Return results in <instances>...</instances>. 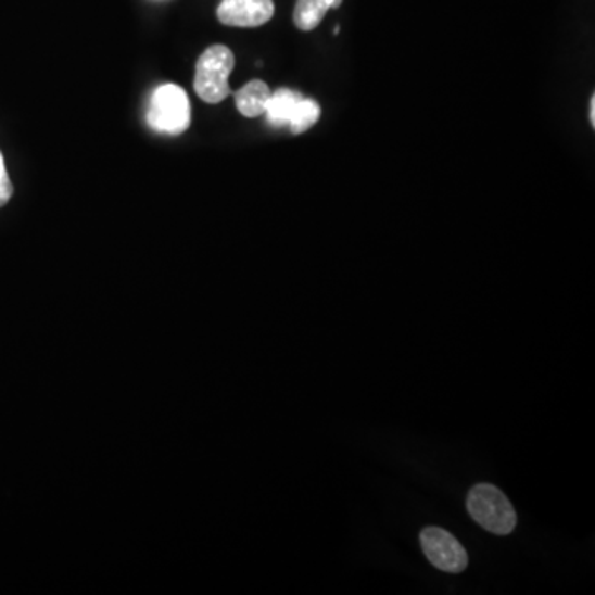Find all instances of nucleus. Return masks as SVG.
Returning <instances> with one entry per match:
<instances>
[{
	"label": "nucleus",
	"instance_id": "obj_4",
	"mask_svg": "<svg viewBox=\"0 0 595 595\" xmlns=\"http://www.w3.org/2000/svg\"><path fill=\"white\" fill-rule=\"evenodd\" d=\"M420 544L427 559L436 569L451 574L465 571L468 566V556L465 547L442 528L429 527L420 533Z\"/></svg>",
	"mask_w": 595,
	"mask_h": 595
},
{
	"label": "nucleus",
	"instance_id": "obj_8",
	"mask_svg": "<svg viewBox=\"0 0 595 595\" xmlns=\"http://www.w3.org/2000/svg\"><path fill=\"white\" fill-rule=\"evenodd\" d=\"M302 98L303 94L300 91L290 90V88H280L275 91L268 100L267 110H265L268 123L275 128L287 126L293 115L294 107Z\"/></svg>",
	"mask_w": 595,
	"mask_h": 595
},
{
	"label": "nucleus",
	"instance_id": "obj_5",
	"mask_svg": "<svg viewBox=\"0 0 595 595\" xmlns=\"http://www.w3.org/2000/svg\"><path fill=\"white\" fill-rule=\"evenodd\" d=\"M274 0H221L217 9L218 21L229 27L255 28L271 21Z\"/></svg>",
	"mask_w": 595,
	"mask_h": 595
},
{
	"label": "nucleus",
	"instance_id": "obj_1",
	"mask_svg": "<svg viewBox=\"0 0 595 595\" xmlns=\"http://www.w3.org/2000/svg\"><path fill=\"white\" fill-rule=\"evenodd\" d=\"M471 518L496 536L512 533L518 523L515 508L502 490L490 483H478L467 496Z\"/></svg>",
	"mask_w": 595,
	"mask_h": 595
},
{
	"label": "nucleus",
	"instance_id": "obj_11",
	"mask_svg": "<svg viewBox=\"0 0 595 595\" xmlns=\"http://www.w3.org/2000/svg\"><path fill=\"white\" fill-rule=\"evenodd\" d=\"M591 125L592 128H595V94H592L591 98Z\"/></svg>",
	"mask_w": 595,
	"mask_h": 595
},
{
	"label": "nucleus",
	"instance_id": "obj_2",
	"mask_svg": "<svg viewBox=\"0 0 595 595\" xmlns=\"http://www.w3.org/2000/svg\"><path fill=\"white\" fill-rule=\"evenodd\" d=\"M236 66V56L229 47H208L198 60L195 66L194 90L205 103H220L232 91L229 87V77Z\"/></svg>",
	"mask_w": 595,
	"mask_h": 595
},
{
	"label": "nucleus",
	"instance_id": "obj_7",
	"mask_svg": "<svg viewBox=\"0 0 595 595\" xmlns=\"http://www.w3.org/2000/svg\"><path fill=\"white\" fill-rule=\"evenodd\" d=\"M343 0H296L293 22L300 30L312 31L321 24L331 9H340Z\"/></svg>",
	"mask_w": 595,
	"mask_h": 595
},
{
	"label": "nucleus",
	"instance_id": "obj_6",
	"mask_svg": "<svg viewBox=\"0 0 595 595\" xmlns=\"http://www.w3.org/2000/svg\"><path fill=\"white\" fill-rule=\"evenodd\" d=\"M270 97V88H268V85L265 84V81H249L245 87L240 88L236 93L237 110H239L245 118H256V116L264 115Z\"/></svg>",
	"mask_w": 595,
	"mask_h": 595
},
{
	"label": "nucleus",
	"instance_id": "obj_10",
	"mask_svg": "<svg viewBox=\"0 0 595 595\" xmlns=\"http://www.w3.org/2000/svg\"><path fill=\"white\" fill-rule=\"evenodd\" d=\"M14 194L11 179H9L8 170H5L4 157L0 154V207L8 204L9 199Z\"/></svg>",
	"mask_w": 595,
	"mask_h": 595
},
{
	"label": "nucleus",
	"instance_id": "obj_9",
	"mask_svg": "<svg viewBox=\"0 0 595 595\" xmlns=\"http://www.w3.org/2000/svg\"><path fill=\"white\" fill-rule=\"evenodd\" d=\"M319 116H321L319 104L315 100H309V98H302L294 107L288 126H290L293 135H303L318 123Z\"/></svg>",
	"mask_w": 595,
	"mask_h": 595
},
{
	"label": "nucleus",
	"instance_id": "obj_3",
	"mask_svg": "<svg viewBox=\"0 0 595 595\" xmlns=\"http://www.w3.org/2000/svg\"><path fill=\"white\" fill-rule=\"evenodd\" d=\"M148 123L156 131L182 135L191 125V103L186 91L177 85L157 88L149 103Z\"/></svg>",
	"mask_w": 595,
	"mask_h": 595
}]
</instances>
